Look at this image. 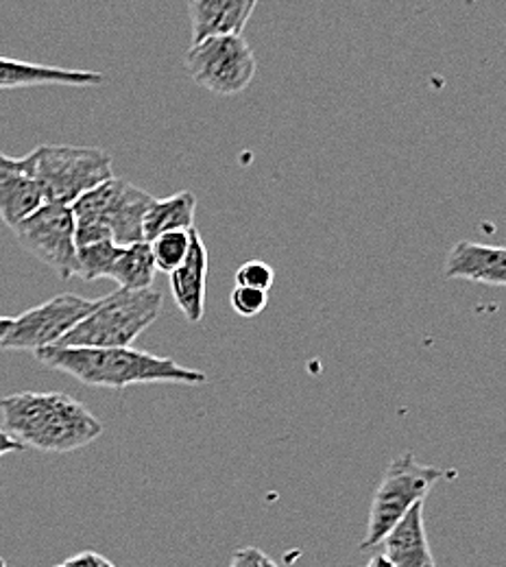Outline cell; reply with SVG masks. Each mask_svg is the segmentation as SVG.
<instances>
[{
  "label": "cell",
  "instance_id": "cell-1",
  "mask_svg": "<svg viewBox=\"0 0 506 567\" xmlns=\"http://www.w3.org/2000/svg\"><path fill=\"white\" fill-rule=\"evenodd\" d=\"M2 430L22 445L47 454H71L103 434V424L66 393L22 391L0 400Z\"/></svg>",
  "mask_w": 506,
  "mask_h": 567
},
{
  "label": "cell",
  "instance_id": "cell-2",
  "mask_svg": "<svg viewBox=\"0 0 506 567\" xmlns=\"http://www.w3.org/2000/svg\"><path fill=\"white\" fill-rule=\"evenodd\" d=\"M35 360L53 371H62L74 380L96 389L123 391L134 384L153 382L199 386L208 382V375L199 369H190L175 362L173 358L148 354L134 348H47L35 352Z\"/></svg>",
  "mask_w": 506,
  "mask_h": 567
},
{
  "label": "cell",
  "instance_id": "cell-3",
  "mask_svg": "<svg viewBox=\"0 0 506 567\" xmlns=\"http://www.w3.org/2000/svg\"><path fill=\"white\" fill-rule=\"evenodd\" d=\"M162 312V295L155 290L118 288L99 299L94 310L76 323L55 348L116 350L132 343L151 328Z\"/></svg>",
  "mask_w": 506,
  "mask_h": 567
},
{
  "label": "cell",
  "instance_id": "cell-4",
  "mask_svg": "<svg viewBox=\"0 0 506 567\" xmlns=\"http://www.w3.org/2000/svg\"><path fill=\"white\" fill-rule=\"evenodd\" d=\"M44 204L69 206L114 177L112 157L96 146L40 144L24 155Z\"/></svg>",
  "mask_w": 506,
  "mask_h": 567
},
{
  "label": "cell",
  "instance_id": "cell-5",
  "mask_svg": "<svg viewBox=\"0 0 506 567\" xmlns=\"http://www.w3.org/2000/svg\"><path fill=\"white\" fill-rule=\"evenodd\" d=\"M452 478H456V470L424 465L413 452L393 458L371 499L366 535L361 542L362 553L378 548L384 537L406 517V513L426 499L438 481Z\"/></svg>",
  "mask_w": 506,
  "mask_h": 567
},
{
  "label": "cell",
  "instance_id": "cell-6",
  "mask_svg": "<svg viewBox=\"0 0 506 567\" xmlns=\"http://www.w3.org/2000/svg\"><path fill=\"white\" fill-rule=\"evenodd\" d=\"M151 202L153 197L143 188L112 177L76 199L71 210L74 223L101 225L112 234V240L118 247H130L145 240L143 225Z\"/></svg>",
  "mask_w": 506,
  "mask_h": 567
},
{
  "label": "cell",
  "instance_id": "cell-7",
  "mask_svg": "<svg viewBox=\"0 0 506 567\" xmlns=\"http://www.w3.org/2000/svg\"><path fill=\"white\" fill-rule=\"evenodd\" d=\"M186 71L199 87L220 96H234L251 85L258 60L242 35L210 38L188 49Z\"/></svg>",
  "mask_w": 506,
  "mask_h": 567
},
{
  "label": "cell",
  "instance_id": "cell-8",
  "mask_svg": "<svg viewBox=\"0 0 506 567\" xmlns=\"http://www.w3.org/2000/svg\"><path fill=\"white\" fill-rule=\"evenodd\" d=\"M99 299H87L73 292L51 297L49 301L13 317L9 332L0 341V350L40 352L55 348L76 323H81Z\"/></svg>",
  "mask_w": 506,
  "mask_h": 567
},
{
  "label": "cell",
  "instance_id": "cell-9",
  "mask_svg": "<svg viewBox=\"0 0 506 567\" xmlns=\"http://www.w3.org/2000/svg\"><path fill=\"white\" fill-rule=\"evenodd\" d=\"M74 214L69 206L44 204L13 227V236L22 249L53 269L62 280L76 278Z\"/></svg>",
  "mask_w": 506,
  "mask_h": 567
},
{
  "label": "cell",
  "instance_id": "cell-10",
  "mask_svg": "<svg viewBox=\"0 0 506 567\" xmlns=\"http://www.w3.org/2000/svg\"><path fill=\"white\" fill-rule=\"evenodd\" d=\"M42 206V190L27 157L0 153V220L13 229Z\"/></svg>",
  "mask_w": 506,
  "mask_h": 567
},
{
  "label": "cell",
  "instance_id": "cell-11",
  "mask_svg": "<svg viewBox=\"0 0 506 567\" xmlns=\"http://www.w3.org/2000/svg\"><path fill=\"white\" fill-rule=\"evenodd\" d=\"M208 271H210L208 249L204 245L202 234L197 229H193V243H190L188 258L184 260V265L177 271H173L168 276L173 299L188 323H199L206 315Z\"/></svg>",
  "mask_w": 506,
  "mask_h": 567
},
{
  "label": "cell",
  "instance_id": "cell-12",
  "mask_svg": "<svg viewBox=\"0 0 506 567\" xmlns=\"http://www.w3.org/2000/svg\"><path fill=\"white\" fill-rule=\"evenodd\" d=\"M443 278L506 286V247L458 240L447 251Z\"/></svg>",
  "mask_w": 506,
  "mask_h": 567
},
{
  "label": "cell",
  "instance_id": "cell-13",
  "mask_svg": "<svg viewBox=\"0 0 506 567\" xmlns=\"http://www.w3.org/2000/svg\"><path fill=\"white\" fill-rule=\"evenodd\" d=\"M256 9V0H190L188 13L193 27V44H202L210 38L242 35Z\"/></svg>",
  "mask_w": 506,
  "mask_h": 567
},
{
  "label": "cell",
  "instance_id": "cell-14",
  "mask_svg": "<svg viewBox=\"0 0 506 567\" xmlns=\"http://www.w3.org/2000/svg\"><path fill=\"white\" fill-rule=\"evenodd\" d=\"M380 546L395 567H436L424 524V502L415 504Z\"/></svg>",
  "mask_w": 506,
  "mask_h": 567
},
{
  "label": "cell",
  "instance_id": "cell-15",
  "mask_svg": "<svg viewBox=\"0 0 506 567\" xmlns=\"http://www.w3.org/2000/svg\"><path fill=\"white\" fill-rule=\"evenodd\" d=\"M101 83H105V76L101 72L71 71V69H55V66L0 58V90H16V87H31V85L94 87Z\"/></svg>",
  "mask_w": 506,
  "mask_h": 567
},
{
  "label": "cell",
  "instance_id": "cell-16",
  "mask_svg": "<svg viewBox=\"0 0 506 567\" xmlns=\"http://www.w3.org/2000/svg\"><path fill=\"white\" fill-rule=\"evenodd\" d=\"M195 213H197V197L190 190H179L164 199L153 197L146 210L145 225H143L146 243L168 231L195 229Z\"/></svg>",
  "mask_w": 506,
  "mask_h": 567
},
{
  "label": "cell",
  "instance_id": "cell-17",
  "mask_svg": "<svg viewBox=\"0 0 506 567\" xmlns=\"http://www.w3.org/2000/svg\"><path fill=\"white\" fill-rule=\"evenodd\" d=\"M155 271L157 269L151 254V245L143 240L121 249L107 280H114L118 288L125 290H148L155 280Z\"/></svg>",
  "mask_w": 506,
  "mask_h": 567
},
{
  "label": "cell",
  "instance_id": "cell-18",
  "mask_svg": "<svg viewBox=\"0 0 506 567\" xmlns=\"http://www.w3.org/2000/svg\"><path fill=\"white\" fill-rule=\"evenodd\" d=\"M121 249L114 240L76 245V278L85 282L110 278Z\"/></svg>",
  "mask_w": 506,
  "mask_h": 567
},
{
  "label": "cell",
  "instance_id": "cell-19",
  "mask_svg": "<svg viewBox=\"0 0 506 567\" xmlns=\"http://www.w3.org/2000/svg\"><path fill=\"white\" fill-rule=\"evenodd\" d=\"M190 243H193V229L190 231H168L157 236L155 240H151V254L155 260V269L162 274H173L177 271L184 260L188 258L190 251Z\"/></svg>",
  "mask_w": 506,
  "mask_h": 567
},
{
  "label": "cell",
  "instance_id": "cell-20",
  "mask_svg": "<svg viewBox=\"0 0 506 567\" xmlns=\"http://www.w3.org/2000/svg\"><path fill=\"white\" fill-rule=\"evenodd\" d=\"M229 303L234 308L236 315L245 317V319H254L258 315H262L269 306V292L256 290V288H245V286H236L229 295Z\"/></svg>",
  "mask_w": 506,
  "mask_h": 567
},
{
  "label": "cell",
  "instance_id": "cell-21",
  "mask_svg": "<svg viewBox=\"0 0 506 567\" xmlns=\"http://www.w3.org/2000/svg\"><path fill=\"white\" fill-rule=\"evenodd\" d=\"M273 284H276V271H273L271 265H267L262 260H247L236 271V286L269 292Z\"/></svg>",
  "mask_w": 506,
  "mask_h": 567
},
{
  "label": "cell",
  "instance_id": "cell-22",
  "mask_svg": "<svg viewBox=\"0 0 506 567\" xmlns=\"http://www.w3.org/2000/svg\"><path fill=\"white\" fill-rule=\"evenodd\" d=\"M267 561H269V557L262 550H258L254 546H245L231 555L229 567H267Z\"/></svg>",
  "mask_w": 506,
  "mask_h": 567
},
{
  "label": "cell",
  "instance_id": "cell-23",
  "mask_svg": "<svg viewBox=\"0 0 506 567\" xmlns=\"http://www.w3.org/2000/svg\"><path fill=\"white\" fill-rule=\"evenodd\" d=\"M64 567H116L110 559H105L103 555L99 553H92V550H85V553H79L71 559H66Z\"/></svg>",
  "mask_w": 506,
  "mask_h": 567
},
{
  "label": "cell",
  "instance_id": "cell-24",
  "mask_svg": "<svg viewBox=\"0 0 506 567\" xmlns=\"http://www.w3.org/2000/svg\"><path fill=\"white\" fill-rule=\"evenodd\" d=\"M13 452H22V445L16 443L4 430H0V458L7 454H13Z\"/></svg>",
  "mask_w": 506,
  "mask_h": 567
},
{
  "label": "cell",
  "instance_id": "cell-25",
  "mask_svg": "<svg viewBox=\"0 0 506 567\" xmlns=\"http://www.w3.org/2000/svg\"><path fill=\"white\" fill-rule=\"evenodd\" d=\"M364 567H395L384 555H375V557H371L369 559V564Z\"/></svg>",
  "mask_w": 506,
  "mask_h": 567
},
{
  "label": "cell",
  "instance_id": "cell-26",
  "mask_svg": "<svg viewBox=\"0 0 506 567\" xmlns=\"http://www.w3.org/2000/svg\"><path fill=\"white\" fill-rule=\"evenodd\" d=\"M11 321H13V317H0V341H2V339H4V334L9 332Z\"/></svg>",
  "mask_w": 506,
  "mask_h": 567
},
{
  "label": "cell",
  "instance_id": "cell-27",
  "mask_svg": "<svg viewBox=\"0 0 506 567\" xmlns=\"http://www.w3.org/2000/svg\"><path fill=\"white\" fill-rule=\"evenodd\" d=\"M267 567H280V566H278V564H276V561H273V559H269V561H267Z\"/></svg>",
  "mask_w": 506,
  "mask_h": 567
},
{
  "label": "cell",
  "instance_id": "cell-28",
  "mask_svg": "<svg viewBox=\"0 0 506 567\" xmlns=\"http://www.w3.org/2000/svg\"><path fill=\"white\" fill-rule=\"evenodd\" d=\"M0 567H7V561L0 557Z\"/></svg>",
  "mask_w": 506,
  "mask_h": 567
},
{
  "label": "cell",
  "instance_id": "cell-29",
  "mask_svg": "<svg viewBox=\"0 0 506 567\" xmlns=\"http://www.w3.org/2000/svg\"><path fill=\"white\" fill-rule=\"evenodd\" d=\"M55 567H64V566H62V564H60V566H55Z\"/></svg>",
  "mask_w": 506,
  "mask_h": 567
}]
</instances>
